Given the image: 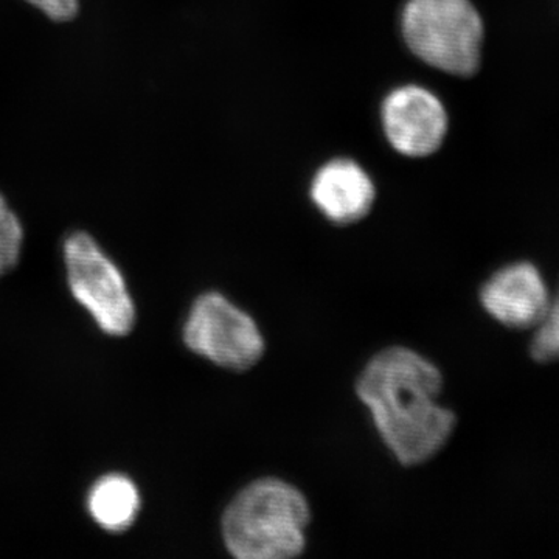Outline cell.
Masks as SVG:
<instances>
[{
    "label": "cell",
    "instance_id": "obj_1",
    "mask_svg": "<svg viewBox=\"0 0 559 559\" xmlns=\"http://www.w3.org/2000/svg\"><path fill=\"white\" fill-rule=\"evenodd\" d=\"M443 384L436 364L400 345L381 349L360 371L356 395L401 465H423L451 440L457 417L440 403Z\"/></svg>",
    "mask_w": 559,
    "mask_h": 559
},
{
    "label": "cell",
    "instance_id": "obj_2",
    "mask_svg": "<svg viewBox=\"0 0 559 559\" xmlns=\"http://www.w3.org/2000/svg\"><path fill=\"white\" fill-rule=\"evenodd\" d=\"M311 507L289 481L263 477L230 500L221 520L224 546L238 559H290L307 549Z\"/></svg>",
    "mask_w": 559,
    "mask_h": 559
},
{
    "label": "cell",
    "instance_id": "obj_3",
    "mask_svg": "<svg viewBox=\"0 0 559 559\" xmlns=\"http://www.w3.org/2000/svg\"><path fill=\"white\" fill-rule=\"evenodd\" d=\"M401 24L412 53L426 64L457 76L479 69L484 24L469 0H409Z\"/></svg>",
    "mask_w": 559,
    "mask_h": 559
},
{
    "label": "cell",
    "instance_id": "obj_4",
    "mask_svg": "<svg viewBox=\"0 0 559 559\" xmlns=\"http://www.w3.org/2000/svg\"><path fill=\"white\" fill-rule=\"evenodd\" d=\"M62 255L73 299L103 333L127 336L134 329L135 305L119 266L86 231L70 234Z\"/></svg>",
    "mask_w": 559,
    "mask_h": 559
},
{
    "label": "cell",
    "instance_id": "obj_5",
    "mask_svg": "<svg viewBox=\"0 0 559 559\" xmlns=\"http://www.w3.org/2000/svg\"><path fill=\"white\" fill-rule=\"evenodd\" d=\"M182 340L194 355L230 371L252 369L266 349L255 319L216 290L193 301Z\"/></svg>",
    "mask_w": 559,
    "mask_h": 559
},
{
    "label": "cell",
    "instance_id": "obj_6",
    "mask_svg": "<svg viewBox=\"0 0 559 559\" xmlns=\"http://www.w3.org/2000/svg\"><path fill=\"white\" fill-rule=\"evenodd\" d=\"M382 123L390 145L409 157L436 153L447 138L448 114L432 92L404 86L390 92L382 105Z\"/></svg>",
    "mask_w": 559,
    "mask_h": 559
},
{
    "label": "cell",
    "instance_id": "obj_7",
    "mask_svg": "<svg viewBox=\"0 0 559 559\" xmlns=\"http://www.w3.org/2000/svg\"><path fill=\"white\" fill-rule=\"evenodd\" d=\"M480 304L502 325L528 330L543 322L551 299L535 264L520 261L502 267L487 280L480 289Z\"/></svg>",
    "mask_w": 559,
    "mask_h": 559
},
{
    "label": "cell",
    "instance_id": "obj_8",
    "mask_svg": "<svg viewBox=\"0 0 559 559\" xmlns=\"http://www.w3.org/2000/svg\"><path fill=\"white\" fill-rule=\"evenodd\" d=\"M374 186L355 160L336 159L323 165L311 183V200L331 223H358L373 207Z\"/></svg>",
    "mask_w": 559,
    "mask_h": 559
},
{
    "label": "cell",
    "instance_id": "obj_9",
    "mask_svg": "<svg viewBox=\"0 0 559 559\" xmlns=\"http://www.w3.org/2000/svg\"><path fill=\"white\" fill-rule=\"evenodd\" d=\"M87 510L95 524L106 532H124L138 520L139 488L123 474H106L91 488Z\"/></svg>",
    "mask_w": 559,
    "mask_h": 559
},
{
    "label": "cell",
    "instance_id": "obj_10",
    "mask_svg": "<svg viewBox=\"0 0 559 559\" xmlns=\"http://www.w3.org/2000/svg\"><path fill=\"white\" fill-rule=\"evenodd\" d=\"M22 246H24V227L20 216L0 193V278L20 263Z\"/></svg>",
    "mask_w": 559,
    "mask_h": 559
},
{
    "label": "cell",
    "instance_id": "obj_11",
    "mask_svg": "<svg viewBox=\"0 0 559 559\" xmlns=\"http://www.w3.org/2000/svg\"><path fill=\"white\" fill-rule=\"evenodd\" d=\"M535 330V337L530 345L533 359L538 362L559 360V297L551 300L546 318Z\"/></svg>",
    "mask_w": 559,
    "mask_h": 559
},
{
    "label": "cell",
    "instance_id": "obj_12",
    "mask_svg": "<svg viewBox=\"0 0 559 559\" xmlns=\"http://www.w3.org/2000/svg\"><path fill=\"white\" fill-rule=\"evenodd\" d=\"M51 21L68 22L79 14L80 0H27Z\"/></svg>",
    "mask_w": 559,
    "mask_h": 559
}]
</instances>
